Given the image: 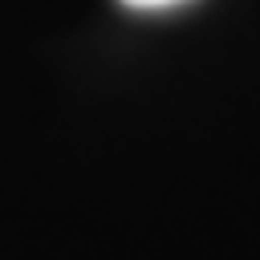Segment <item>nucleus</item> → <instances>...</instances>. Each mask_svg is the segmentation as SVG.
<instances>
[{"label":"nucleus","instance_id":"1","mask_svg":"<svg viewBox=\"0 0 260 260\" xmlns=\"http://www.w3.org/2000/svg\"><path fill=\"white\" fill-rule=\"evenodd\" d=\"M132 8H167V4H179V0H128Z\"/></svg>","mask_w":260,"mask_h":260}]
</instances>
